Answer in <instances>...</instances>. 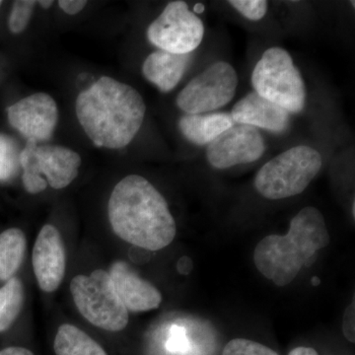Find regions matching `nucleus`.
<instances>
[{
	"mask_svg": "<svg viewBox=\"0 0 355 355\" xmlns=\"http://www.w3.org/2000/svg\"><path fill=\"white\" fill-rule=\"evenodd\" d=\"M191 62V53L177 55L159 50L146 58L142 73L161 92L167 93L179 84Z\"/></svg>",
	"mask_w": 355,
	"mask_h": 355,
	"instance_id": "nucleus-15",
	"label": "nucleus"
},
{
	"mask_svg": "<svg viewBox=\"0 0 355 355\" xmlns=\"http://www.w3.org/2000/svg\"><path fill=\"white\" fill-rule=\"evenodd\" d=\"M252 85L261 97L288 113H300L304 109V80L284 49L275 46L263 53L252 73Z\"/></svg>",
	"mask_w": 355,
	"mask_h": 355,
	"instance_id": "nucleus-5",
	"label": "nucleus"
},
{
	"mask_svg": "<svg viewBox=\"0 0 355 355\" xmlns=\"http://www.w3.org/2000/svg\"><path fill=\"white\" fill-rule=\"evenodd\" d=\"M329 243L330 235L323 214L316 207H305L292 218L286 235H268L257 245L254 265L273 284L286 286Z\"/></svg>",
	"mask_w": 355,
	"mask_h": 355,
	"instance_id": "nucleus-3",
	"label": "nucleus"
},
{
	"mask_svg": "<svg viewBox=\"0 0 355 355\" xmlns=\"http://www.w3.org/2000/svg\"><path fill=\"white\" fill-rule=\"evenodd\" d=\"M20 153L15 140L0 135V181L8 180L19 169Z\"/></svg>",
	"mask_w": 355,
	"mask_h": 355,
	"instance_id": "nucleus-20",
	"label": "nucleus"
},
{
	"mask_svg": "<svg viewBox=\"0 0 355 355\" xmlns=\"http://www.w3.org/2000/svg\"><path fill=\"white\" fill-rule=\"evenodd\" d=\"M266 151L263 135L258 128L233 125L207 146V158L212 167L227 169L259 160Z\"/></svg>",
	"mask_w": 355,
	"mask_h": 355,
	"instance_id": "nucleus-10",
	"label": "nucleus"
},
{
	"mask_svg": "<svg viewBox=\"0 0 355 355\" xmlns=\"http://www.w3.org/2000/svg\"><path fill=\"white\" fill-rule=\"evenodd\" d=\"M53 349L57 355H108L85 331L70 324L58 328Z\"/></svg>",
	"mask_w": 355,
	"mask_h": 355,
	"instance_id": "nucleus-18",
	"label": "nucleus"
},
{
	"mask_svg": "<svg viewBox=\"0 0 355 355\" xmlns=\"http://www.w3.org/2000/svg\"><path fill=\"white\" fill-rule=\"evenodd\" d=\"M320 282H320L319 277H313V279H312V284H313V286H319Z\"/></svg>",
	"mask_w": 355,
	"mask_h": 355,
	"instance_id": "nucleus-31",
	"label": "nucleus"
},
{
	"mask_svg": "<svg viewBox=\"0 0 355 355\" xmlns=\"http://www.w3.org/2000/svg\"><path fill=\"white\" fill-rule=\"evenodd\" d=\"M33 270L40 288L46 293L57 291L67 270V252L60 231L46 224L33 248Z\"/></svg>",
	"mask_w": 355,
	"mask_h": 355,
	"instance_id": "nucleus-12",
	"label": "nucleus"
},
{
	"mask_svg": "<svg viewBox=\"0 0 355 355\" xmlns=\"http://www.w3.org/2000/svg\"><path fill=\"white\" fill-rule=\"evenodd\" d=\"M58 6L69 15H76L87 6L85 0H60Z\"/></svg>",
	"mask_w": 355,
	"mask_h": 355,
	"instance_id": "nucleus-26",
	"label": "nucleus"
},
{
	"mask_svg": "<svg viewBox=\"0 0 355 355\" xmlns=\"http://www.w3.org/2000/svg\"><path fill=\"white\" fill-rule=\"evenodd\" d=\"M108 216L114 234L140 249L159 251L176 236V221L165 198L139 175H130L116 184Z\"/></svg>",
	"mask_w": 355,
	"mask_h": 355,
	"instance_id": "nucleus-1",
	"label": "nucleus"
},
{
	"mask_svg": "<svg viewBox=\"0 0 355 355\" xmlns=\"http://www.w3.org/2000/svg\"><path fill=\"white\" fill-rule=\"evenodd\" d=\"M8 121L27 140L48 141L58 121L57 103L51 96L39 92L28 96L7 109Z\"/></svg>",
	"mask_w": 355,
	"mask_h": 355,
	"instance_id": "nucleus-11",
	"label": "nucleus"
},
{
	"mask_svg": "<svg viewBox=\"0 0 355 355\" xmlns=\"http://www.w3.org/2000/svg\"><path fill=\"white\" fill-rule=\"evenodd\" d=\"M70 292L77 309L97 328L120 331L128 324V311L121 302L108 272L94 270L78 275L70 282Z\"/></svg>",
	"mask_w": 355,
	"mask_h": 355,
	"instance_id": "nucleus-7",
	"label": "nucleus"
},
{
	"mask_svg": "<svg viewBox=\"0 0 355 355\" xmlns=\"http://www.w3.org/2000/svg\"><path fill=\"white\" fill-rule=\"evenodd\" d=\"M1 4H2V1H0V6H1Z\"/></svg>",
	"mask_w": 355,
	"mask_h": 355,
	"instance_id": "nucleus-32",
	"label": "nucleus"
},
{
	"mask_svg": "<svg viewBox=\"0 0 355 355\" xmlns=\"http://www.w3.org/2000/svg\"><path fill=\"white\" fill-rule=\"evenodd\" d=\"M39 4L43 7L44 9H49L53 6V1H51V0H41V1H39Z\"/></svg>",
	"mask_w": 355,
	"mask_h": 355,
	"instance_id": "nucleus-29",
	"label": "nucleus"
},
{
	"mask_svg": "<svg viewBox=\"0 0 355 355\" xmlns=\"http://www.w3.org/2000/svg\"><path fill=\"white\" fill-rule=\"evenodd\" d=\"M288 355H319L317 350L312 347H299L292 349Z\"/></svg>",
	"mask_w": 355,
	"mask_h": 355,
	"instance_id": "nucleus-28",
	"label": "nucleus"
},
{
	"mask_svg": "<svg viewBox=\"0 0 355 355\" xmlns=\"http://www.w3.org/2000/svg\"><path fill=\"white\" fill-rule=\"evenodd\" d=\"M79 123L97 147L121 149L139 133L146 106L137 89L102 76L76 99Z\"/></svg>",
	"mask_w": 355,
	"mask_h": 355,
	"instance_id": "nucleus-2",
	"label": "nucleus"
},
{
	"mask_svg": "<svg viewBox=\"0 0 355 355\" xmlns=\"http://www.w3.org/2000/svg\"><path fill=\"white\" fill-rule=\"evenodd\" d=\"M205 35L202 19L184 1L169 2L162 13L149 25L146 36L159 50L189 55L197 50Z\"/></svg>",
	"mask_w": 355,
	"mask_h": 355,
	"instance_id": "nucleus-9",
	"label": "nucleus"
},
{
	"mask_svg": "<svg viewBox=\"0 0 355 355\" xmlns=\"http://www.w3.org/2000/svg\"><path fill=\"white\" fill-rule=\"evenodd\" d=\"M193 10H195V12L198 13H202L203 10H205V6H202V4L198 3L196 4L195 8H193ZM193 12V13H195Z\"/></svg>",
	"mask_w": 355,
	"mask_h": 355,
	"instance_id": "nucleus-30",
	"label": "nucleus"
},
{
	"mask_svg": "<svg viewBox=\"0 0 355 355\" xmlns=\"http://www.w3.org/2000/svg\"><path fill=\"white\" fill-rule=\"evenodd\" d=\"M110 277L121 302L132 312L157 309L162 294L153 284L141 279L127 261H116L110 268Z\"/></svg>",
	"mask_w": 355,
	"mask_h": 355,
	"instance_id": "nucleus-13",
	"label": "nucleus"
},
{
	"mask_svg": "<svg viewBox=\"0 0 355 355\" xmlns=\"http://www.w3.org/2000/svg\"><path fill=\"white\" fill-rule=\"evenodd\" d=\"M222 355H279L275 350L261 343L246 340L234 338L224 347Z\"/></svg>",
	"mask_w": 355,
	"mask_h": 355,
	"instance_id": "nucleus-22",
	"label": "nucleus"
},
{
	"mask_svg": "<svg viewBox=\"0 0 355 355\" xmlns=\"http://www.w3.org/2000/svg\"><path fill=\"white\" fill-rule=\"evenodd\" d=\"M166 347L169 352H174V354L176 352L184 354V352H188L190 349V343L187 338L186 331L181 327H172L171 331H170V338Z\"/></svg>",
	"mask_w": 355,
	"mask_h": 355,
	"instance_id": "nucleus-24",
	"label": "nucleus"
},
{
	"mask_svg": "<svg viewBox=\"0 0 355 355\" xmlns=\"http://www.w3.org/2000/svg\"><path fill=\"white\" fill-rule=\"evenodd\" d=\"M237 86L234 67L226 62H214L187 84L176 104L188 114L210 113L232 101Z\"/></svg>",
	"mask_w": 355,
	"mask_h": 355,
	"instance_id": "nucleus-8",
	"label": "nucleus"
},
{
	"mask_svg": "<svg viewBox=\"0 0 355 355\" xmlns=\"http://www.w3.org/2000/svg\"><path fill=\"white\" fill-rule=\"evenodd\" d=\"M25 302V288L22 280L14 277L0 287V333L15 323Z\"/></svg>",
	"mask_w": 355,
	"mask_h": 355,
	"instance_id": "nucleus-19",
	"label": "nucleus"
},
{
	"mask_svg": "<svg viewBox=\"0 0 355 355\" xmlns=\"http://www.w3.org/2000/svg\"><path fill=\"white\" fill-rule=\"evenodd\" d=\"M231 116L238 125L263 128L273 133L286 132L291 121V116L286 110L280 108L256 92L249 93L236 103Z\"/></svg>",
	"mask_w": 355,
	"mask_h": 355,
	"instance_id": "nucleus-14",
	"label": "nucleus"
},
{
	"mask_svg": "<svg viewBox=\"0 0 355 355\" xmlns=\"http://www.w3.org/2000/svg\"><path fill=\"white\" fill-rule=\"evenodd\" d=\"M36 4L37 2L33 0H18L13 2L8 18V28L13 34H20L28 27Z\"/></svg>",
	"mask_w": 355,
	"mask_h": 355,
	"instance_id": "nucleus-21",
	"label": "nucleus"
},
{
	"mask_svg": "<svg viewBox=\"0 0 355 355\" xmlns=\"http://www.w3.org/2000/svg\"><path fill=\"white\" fill-rule=\"evenodd\" d=\"M228 3L252 21L263 19L268 10V1L265 0H231Z\"/></svg>",
	"mask_w": 355,
	"mask_h": 355,
	"instance_id": "nucleus-23",
	"label": "nucleus"
},
{
	"mask_svg": "<svg viewBox=\"0 0 355 355\" xmlns=\"http://www.w3.org/2000/svg\"><path fill=\"white\" fill-rule=\"evenodd\" d=\"M0 355H35L31 350L20 347H9L0 350Z\"/></svg>",
	"mask_w": 355,
	"mask_h": 355,
	"instance_id": "nucleus-27",
	"label": "nucleus"
},
{
	"mask_svg": "<svg viewBox=\"0 0 355 355\" xmlns=\"http://www.w3.org/2000/svg\"><path fill=\"white\" fill-rule=\"evenodd\" d=\"M27 240L19 228L0 233V282L13 279L25 259Z\"/></svg>",
	"mask_w": 355,
	"mask_h": 355,
	"instance_id": "nucleus-17",
	"label": "nucleus"
},
{
	"mask_svg": "<svg viewBox=\"0 0 355 355\" xmlns=\"http://www.w3.org/2000/svg\"><path fill=\"white\" fill-rule=\"evenodd\" d=\"M354 302L350 304L343 315V333L350 343L355 342L354 335Z\"/></svg>",
	"mask_w": 355,
	"mask_h": 355,
	"instance_id": "nucleus-25",
	"label": "nucleus"
},
{
	"mask_svg": "<svg viewBox=\"0 0 355 355\" xmlns=\"http://www.w3.org/2000/svg\"><path fill=\"white\" fill-rule=\"evenodd\" d=\"M182 135L196 146H209L222 132L235 125L229 113L184 114L178 123Z\"/></svg>",
	"mask_w": 355,
	"mask_h": 355,
	"instance_id": "nucleus-16",
	"label": "nucleus"
},
{
	"mask_svg": "<svg viewBox=\"0 0 355 355\" xmlns=\"http://www.w3.org/2000/svg\"><path fill=\"white\" fill-rule=\"evenodd\" d=\"M81 157L76 151L60 146H38L29 139L20 153L25 190L32 195L48 188L62 190L78 176Z\"/></svg>",
	"mask_w": 355,
	"mask_h": 355,
	"instance_id": "nucleus-6",
	"label": "nucleus"
},
{
	"mask_svg": "<svg viewBox=\"0 0 355 355\" xmlns=\"http://www.w3.org/2000/svg\"><path fill=\"white\" fill-rule=\"evenodd\" d=\"M323 160L316 149L294 146L266 163L254 178V188L268 200L300 195L321 170Z\"/></svg>",
	"mask_w": 355,
	"mask_h": 355,
	"instance_id": "nucleus-4",
	"label": "nucleus"
}]
</instances>
